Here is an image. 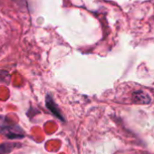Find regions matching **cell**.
I'll use <instances>...</instances> for the list:
<instances>
[{
	"mask_svg": "<svg viewBox=\"0 0 154 154\" xmlns=\"http://www.w3.org/2000/svg\"><path fill=\"white\" fill-rule=\"evenodd\" d=\"M46 106H47V108L56 116V117H58V118H60L61 120H63V116H62V114H61V112H60V111L58 110V108H57V106H56V104L54 103V102L53 101V99H52V97L51 96H47L46 97Z\"/></svg>",
	"mask_w": 154,
	"mask_h": 154,
	"instance_id": "obj_2",
	"label": "cell"
},
{
	"mask_svg": "<svg viewBox=\"0 0 154 154\" xmlns=\"http://www.w3.org/2000/svg\"><path fill=\"white\" fill-rule=\"evenodd\" d=\"M0 133L9 139H20L25 137L24 131L7 116L0 115Z\"/></svg>",
	"mask_w": 154,
	"mask_h": 154,
	"instance_id": "obj_1",
	"label": "cell"
},
{
	"mask_svg": "<svg viewBox=\"0 0 154 154\" xmlns=\"http://www.w3.org/2000/svg\"><path fill=\"white\" fill-rule=\"evenodd\" d=\"M134 100L136 103H149L150 101V99L147 96V94L141 92H138L134 94Z\"/></svg>",
	"mask_w": 154,
	"mask_h": 154,
	"instance_id": "obj_3",
	"label": "cell"
}]
</instances>
